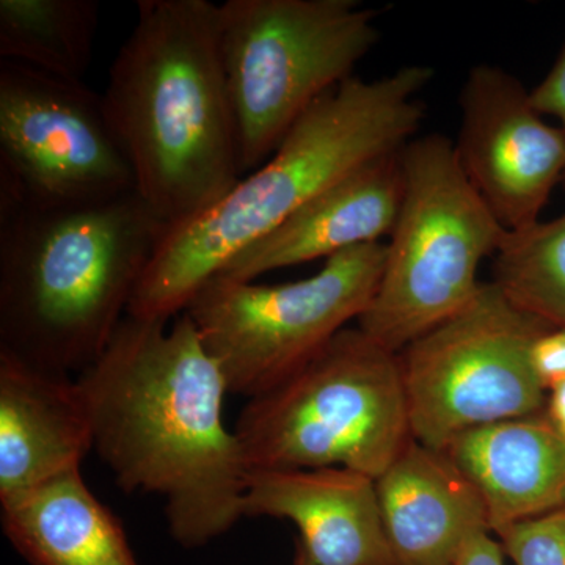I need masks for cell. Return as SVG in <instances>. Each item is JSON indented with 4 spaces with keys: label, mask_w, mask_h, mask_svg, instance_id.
I'll list each match as a JSON object with an SVG mask.
<instances>
[{
    "label": "cell",
    "mask_w": 565,
    "mask_h": 565,
    "mask_svg": "<svg viewBox=\"0 0 565 565\" xmlns=\"http://www.w3.org/2000/svg\"><path fill=\"white\" fill-rule=\"evenodd\" d=\"M76 381L93 449L122 490L162 498L178 544H210L244 519L248 468L223 419L228 385L188 313L170 327L126 316Z\"/></svg>",
    "instance_id": "1"
},
{
    "label": "cell",
    "mask_w": 565,
    "mask_h": 565,
    "mask_svg": "<svg viewBox=\"0 0 565 565\" xmlns=\"http://www.w3.org/2000/svg\"><path fill=\"white\" fill-rule=\"evenodd\" d=\"M434 76L430 66L408 65L374 81L351 77L322 96L262 167L199 217L167 232L128 315L177 318L237 253L349 174L404 150L422 126L419 95Z\"/></svg>",
    "instance_id": "2"
},
{
    "label": "cell",
    "mask_w": 565,
    "mask_h": 565,
    "mask_svg": "<svg viewBox=\"0 0 565 565\" xmlns=\"http://www.w3.org/2000/svg\"><path fill=\"white\" fill-rule=\"evenodd\" d=\"M217 9L210 0H139L103 93L136 191L169 230L243 178Z\"/></svg>",
    "instance_id": "3"
},
{
    "label": "cell",
    "mask_w": 565,
    "mask_h": 565,
    "mask_svg": "<svg viewBox=\"0 0 565 565\" xmlns=\"http://www.w3.org/2000/svg\"><path fill=\"white\" fill-rule=\"evenodd\" d=\"M167 232L137 191L68 206L0 195V351L62 374L87 370Z\"/></svg>",
    "instance_id": "4"
},
{
    "label": "cell",
    "mask_w": 565,
    "mask_h": 565,
    "mask_svg": "<svg viewBox=\"0 0 565 565\" xmlns=\"http://www.w3.org/2000/svg\"><path fill=\"white\" fill-rule=\"evenodd\" d=\"M252 470L345 468L377 479L411 444L399 353L356 329L248 399L234 427Z\"/></svg>",
    "instance_id": "5"
},
{
    "label": "cell",
    "mask_w": 565,
    "mask_h": 565,
    "mask_svg": "<svg viewBox=\"0 0 565 565\" xmlns=\"http://www.w3.org/2000/svg\"><path fill=\"white\" fill-rule=\"evenodd\" d=\"M404 195L384 274L359 329L394 353L462 311L508 230L468 180L455 141L427 134L401 152Z\"/></svg>",
    "instance_id": "6"
},
{
    "label": "cell",
    "mask_w": 565,
    "mask_h": 565,
    "mask_svg": "<svg viewBox=\"0 0 565 565\" xmlns=\"http://www.w3.org/2000/svg\"><path fill=\"white\" fill-rule=\"evenodd\" d=\"M360 0H226L218 47L236 120L241 174L255 172L296 122L351 79L381 40Z\"/></svg>",
    "instance_id": "7"
},
{
    "label": "cell",
    "mask_w": 565,
    "mask_h": 565,
    "mask_svg": "<svg viewBox=\"0 0 565 565\" xmlns=\"http://www.w3.org/2000/svg\"><path fill=\"white\" fill-rule=\"evenodd\" d=\"M386 245L326 259L313 277L256 285L214 277L184 313L221 366L230 393L259 396L281 384L364 313L384 274Z\"/></svg>",
    "instance_id": "8"
},
{
    "label": "cell",
    "mask_w": 565,
    "mask_h": 565,
    "mask_svg": "<svg viewBox=\"0 0 565 565\" xmlns=\"http://www.w3.org/2000/svg\"><path fill=\"white\" fill-rule=\"evenodd\" d=\"M552 329L482 282L462 311L399 353L412 438L445 451L470 430L544 414L531 351Z\"/></svg>",
    "instance_id": "9"
},
{
    "label": "cell",
    "mask_w": 565,
    "mask_h": 565,
    "mask_svg": "<svg viewBox=\"0 0 565 565\" xmlns=\"http://www.w3.org/2000/svg\"><path fill=\"white\" fill-rule=\"evenodd\" d=\"M136 191L103 95L0 61V195L68 206Z\"/></svg>",
    "instance_id": "10"
},
{
    "label": "cell",
    "mask_w": 565,
    "mask_h": 565,
    "mask_svg": "<svg viewBox=\"0 0 565 565\" xmlns=\"http://www.w3.org/2000/svg\"><path fill=\"white\" fill-rule=\"evenodd\" d=\"M535 109L531 90L501 66L476 65L460 90L455 150L476 191L508 232L541 222L565 177V132Z\"/></svg>",
    "instance_id": "11"
},
{
    "label": "cell",
    "mask_w": 565,
    "mask_h": 565,
    "mask_svg": "<svg viewBox=\"0 0 565 565\" xmlns=\"http://www.w3.org/2000/svg\"><path fill=\"white\" fill-rule=\"evenodd\" d=\"M244 516L289 520L310 565H396L375 479L345 468L252 470Z\"/></svg>",
    "instance_id": "12"
},
{
    "label": "cell",
    "mask_w": 565,
    "mask_h": 565,
    "mask_svg": "<svg viewBox=\"0 0 565 565\" xmlns=\"http://www.w3.org/2000/svg\"><path fill=\"white\" fill-rule=\"evenodd\" d=\"M401 152L370 162L319 193L274 232L233 256L215 277L255 281L282 267L329 259L390 237L404 195Z\"/></svg>",
    "instance_id": "13"
},
{
    "label": "cell",
    "mask_w": 565,
    "mask_h": 565,
    "mask_svg": "<svg viewBox=\"0 0 565 565\" xmlns=\"http://www.w3.org/2000/svg\"><path fill=\"white\" fill-rule=\"evenodd\" d=\"M92 449L76 377L0 351V503L79 468Z\"/></svg>",
    "instance_id": "14"
},
{
    "label": "cell",
    "mask_w": 565,
    "mask_h": 565,
    "mask_svg": "<svg viewBox=\"0 0 565 565\" xmlns=\"http://www.w3.org/2000/svg\"><path fill=\"white\" fill-rule=\"evenodd\" d=\"M375 487L396 565H456L470 539L490 531L473 482L445 451L414 438Z\"/></svg>",
    "instance_id": "15"
},
{
    "label": "cell",
    "mask_w": 565,
    "mask_h": 565,
    "mask_svg": "<svg viewBox=\"0 0 565 565\" xmlns=\"http://www.w3.org/2000/svg\"><path fill=\"white\" fill-rule=\"evenodd\" d=\"M445 452L481 493L493 535L565 508V438L545 412L470 430Z\"/></svg>",
    "instance_id": "16"
},
{
    "label": "cell",
    "mask_w": 565,
    "mask_h": 565,
    "mask_svg": "<svg viewBox=\"0 0 565 565\" xmlns=\"http://www.w3.org/2000/svg\"><path fill=\"white\" fill-rule=\"evenodd\" d=\"M2 526L31 565H137L121 523L79 468L2 501Z\"/></svg>",
    "instance_id": "17"
},
{
    "label": "cell",
    "mask_w": 565,
    "mask_h": 565,
    "mask_svg": "<svg viewBox=\"0 0 565 565\" xmlns=\"http://www.w3.org/2000/svg\"><path fill=\"white\" fill-rule=\"evenodd\" d=\"M98 25L96 0H0V61L82 81Z\"/></svg>",
    "instance_id": "18"
},
{
    "label": "cell",
    "mask_w": 565,
    "mask_h": 565,
    "mask_svg": "<svg viewBox=\"0 0 565 565\" xmlns=\"http://www.w3.org/2000/svg\"><path fill=\"white\" fill-rule=\"evenodd\" d=\"M492 281L520 310L565 329V214L505 233Z\"/></svg>",
    "instance_id": "19"
},
{
    "label": "cell",
    "mask_w": 565,
    "mask_h": 565,
    "mask_svg": "<svg viewBox=\"0 0 565 565\" xmlns=\"http://www.w3.org/2000/svg\"><path fill=\"white\" fill-rule=\"evenodd\" d=\"M494 537L514 565H565V508L514 523Z\"/></svg>",
    "instance_id": "20"
},
{
    "label": "cell",
    "mask_w": 565,
    "mask_h": 565,
    "mask_svg": "<svg viewBox=\"0 0 565 565\" xmlns=\"http://www.w3.org/2000/svg\"><path fill=\"white\" fill-rule=\"evenodd\" d=\"M535 374L548 392L565 379V329H552L537 338L531 351Z\"/></svg>",
    "instance_id": "21"
},
{
    "label": "cell",
    "mask_w": 565,
    "mask_h": 565,
    "mask_svg": "<svg viewBox=\"0 0 565 565\" xmlns=\"http://www.w3.org/2000/svg\"><path fill=\"white\" fill-rule=\"evenodd\" d=\"M531 99L542 115L557 118L565 132V43L544 81L531 90ZM563 185L565 189V177Z\"/></svg>",
    "instance_id": "22"
},
{
    "label": "cell",
    "mask_w": 565,
    "mask_h": 565,
    "mask_svg": "<svg viewBox=\"0 0 565 565\" xmlns=\"http://www.w3.org/2000/svg\"><path fill=\"white\" fill-rule=\"evenodd\" d=\"M456 565H505L503 546L490 531H482L465 545Z\"/></svg>",
    "instance_id": "23"
},
{
    "label": "cell",
    "mask_w": 565,
    "mask_h": 565,
    "mask_svg": "<svg viewBox=\"0 0 565 565\" xmlns=\"http://www.w3.org/2000/svg\"><path fill=\"white\" fill-rule=\"evenodd\" d=\"M545 415L565 438V379L550 386L546 392Z\"/></svg>",
    "instance_id": "24"
},
{
    "label": "cell",
    "mask_w": 565,
    "mask_h": 565,
    "mask_svg": "<svg viewBox=\"0 0 565 565\" xmlns=\"http://www.w3.org/2000/svg\"><path fill=\"white\" fill-rule=\"evenodd\" d=\"M294 565H310V563H308L307 556H305V553L299 548V546H297L296 550V559H294Z\"/></svg>",
    "instance_id": "25"
}]
</instances>
